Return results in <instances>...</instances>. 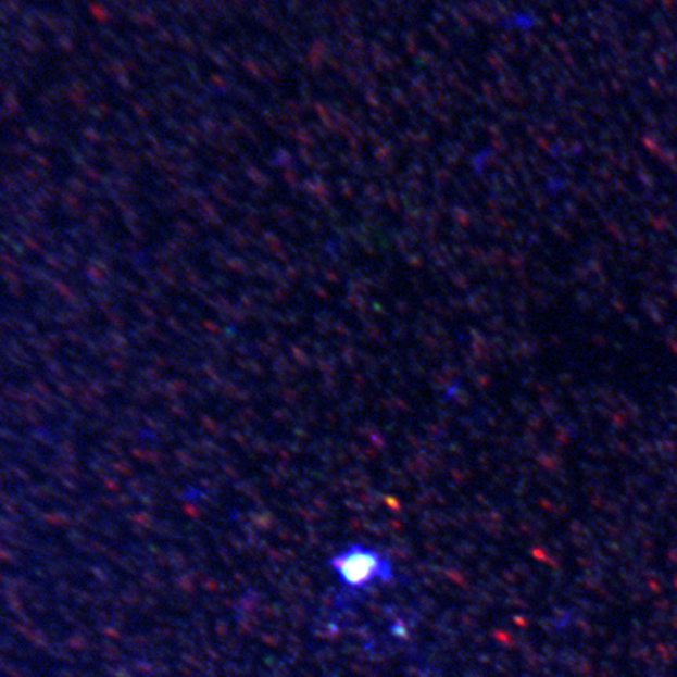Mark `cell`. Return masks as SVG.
<instances>
[{"instance_id": "1", "label": "cell", "mask_w": 677, "mask_h": 677, "mask_svg": "<svg viewBox=\"0 0 677 677\" xmlns=\"http://www.w3.org/2000/svg\"><path fill=\"white\" fill-rule=\"evenodd\" d=\"M342 580L352 586H363L367 581L378 576V559L373 553H363L362 550L356 553H344L341 559V565L337 566Z\"/></svg>"}]
</instances>
